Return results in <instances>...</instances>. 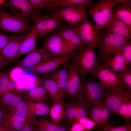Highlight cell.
<instances>
[{"label":"cell","instance_id":"cell-1","mask_svg":"<svg viewBox=\"0 0 131 131\" xmlns=\"http://www.w3.org/2000/svg\"><path fill=\"white\" fill-rule=\"evenodd\" d=\"M128 41L113 34L107 29L99 31L96 42L99 64H103L116 53L121 52L123 47Z\"/></svg>","mask_w":131,"mask_h":131},{"label":"cell","instance_id":"cell-2","mask_svg":"<svg viewBox=\"0 0 131 131\" xmlns=\"http://www.w3.org/2000/svg\"><path fill=\"white\" fill-rule=\"evenodd\" d=\"M122 0H100L95 3L92 1L91 2L87 10L95 23L94 26L97 31L107 28L113 8Z\"/></svg>","mask_w":131,"mask_h":131},{"label":"cell","instance_id":"cell-3","mask_svg":"<svg viewBox=\"0 0 131 131\" xmlns=\"http://www.w3.org/2000/svg\"><path fill=\"white\" fill-rule=\"evenodd\" d=\"M95 48L88 47L73 53L74 60L71 65L80 75L86 76L99 66Z\"/></svg>","mask_w":131,"mask_h":131},{"label":"cell","instance_id":"cell-4","mask_svg":"<svg viewBox=\"0 0 131 131\" xmlns=\"http://www.w3.org/2000/svg\"><path fill=\"white\" fill-rule=\"evenodd\" d=\"M31 18L33 25L40 38L55 30L61 24V19L52 13L49 15L41 14L38 12L34 11Z\"/></svg>","mask_w":131,"mask_h":131},{"label":"cell","instance_id":"cell-5","mask_svg":"<svg viewBox=\"0 0 131 131\" xmlns=\"http://www.w3.org/2000/svg\"><path fill=\"white\" fill-rule=\"evenodd\" d=\"M104 101L110 113L117 114L124 103L131 101V92L124 91L119 86L105 89Z\"/></svg>","mask_w":131,"mask_h":131},{"label":"cell","instance_id":"cell-6","mask_svg":"<svg viewBox=\"0 0 131 131\" xmlns=\"http://www.w3.org/2000/svg\"><path fill=\"white\" fill-rule=\"evenodd\" d=\"M0 29L5 32L21 33L29 31L31 28L28 20L11 15L0 9Z\"/></svg>","mask_w":131,"mask_h":131},{"label":"cell","instance_id":"cell-7","mask_svg":"<svg viewBox=\"0 0 131 131\" xmlns=\"http://www.w3.org/2000/svg\"><path fill=\"white\" fill-rule=\"evenodd\" d=\"M91 73L93 77L98 80L104 90L121 87V83L116 73L111 72L109 65L107 62L99 66Z\"/></svg>","mask_w":131,"mask_h":131},{"label":"cell","instance_id":"cell-8","mask_svg":"<svg viewBox=\"0 0 131 131\" xmlns=\"http://www.w3.org/2000/svg\"><path fill=\"white\" fill-rule=\"evenodd\" d=\"M43 45L44 48L54 56L69 54L74 50L55 32L44 40Z\"/></svg>","mask_w":131,"mask_h":131},{"label":"cell","instance_id":"cell-9","mask_svg":"<svg viewBox=\"0 0 131 131\" xmlns=\"http://www.w3.org/2000/svg\"><path fill=\"white\" fill-rule=\"evenodd\" d=\"M26 35L13 36L8 43L0 50V68L3 69L16 58L19 46Z\"/></svg>","mask_w":131,"mask_h":131},{"label":"cell","instance_id":"cell-10","mask_svg":"<svg viewBox=\"0 0 131 131\" xmlns=\"http://www.w3.org/2000/svg\"><path fill=\"white\" fill-rule=\"evenodd\" d=\"M54 31L74 50H79L89 47L69 24H61Z\"/></svg>","mask_w":131,"mask_h":131},{"label":"cell","instance_id":"cell-11","mask_svg":"<svg viewBox=\"0 0 131 131\" xmlns=\"http://www.w3.org/2000/svg\"><path fill=\"white\" fill-rule=\"evenodd\" d=\"M68 68L67 94L70 100L78 101L82 97L83 84L80 74L71 66Z\"/></svg>","mask_w":131,"mask_h":131},{"label":"cell","instance_id":"cell-12","mask_svg":"<svg viewBox=\"0 0 131 131\" xmlns=\"http://www.w3.org/2000/svg\"><path fill=\"white\" fill-rule=\"evenodd\" d=\"M54 57L44 48L37 49L29 53L18 64L22 67L30 69L49 61Z\"/></svg>","mask_w":131,"mask_h":131},{"label":"cell","instance_id":"cell-13","mask_svg":"<svg viewBox=\"0 0 131 131\" xmlns=\"http://www.w3.org/2000/svg\"><path fill=\"white\" fill-rule=\"evenodd\" d=\"M82 97L91 107L98 101L104 100V89L93 80L83 83Z\"/></svg>","mask_w":131,"mask_h":131},{"label":"cell","instance_id":"cell-14","mask_svg":"<svg viewBox=\"0 0 131 131\" xmlns=\"http://www.w3.org/2000/svg\"><path fill=\"white\" fill-rule=\"evenodd\" d=\"M9 9L11 15L28 20L34 12L29 0H9L3 5Z\"/></svg>","mask_w":131,"mask_h":131},{"label":"cell","instance_id":"cell-15","mask_svg":"<svg viewBox=\"0 0 131 131\" xmlns=\"http://www.w3.org/2000/svg\"><path fill=\"white\" fill-rule=\"evenodd\" d=\"M73 57V53L60 55L30 70L36 74H48L61 66H65L68 67L69 66L68 64V61Z\"/></svg>","mask_w":131,"mask_h":131},{"label":"cell","instance_id":"cell-16","mask_svg":"<svg viewBox=\"0 0 131 131\" xmlns=\"http://www.w3.org/2000/svg\"><path fill=\"white\" fill-rule=\"evenodd\" d=\"M73 29L83 42L89 47H97V39L99 32L96 31L94 25L88 18L80 25Z\"/></svg>","mask_w":131,"mask_h":131},{"label":"cell","instance_id":"cell-17","mask_svg":"<svg viewBox=\"0 0 131 131\" xmlns=\"http://www.w3.org/2000/svg\"><path fill=\"white\" fill-rule=\"evenodd\" d=\"M38 36L37 31L33 25L29 33L24 37L20 43L16 58L37 49L36 39Z\"/></svg>","mask_w":131,"mask_h":131},{"label":"cell","instance_id":"cell-18","mask_svg":"<svg viewBox=\"0 0 131 131\" xmlns=\"http://www.w3.org/2000/svg\"><path fill=\"white\" fill-rule=\"evenodd\" d=\"M92 0L85 3L81 4L78 9L72 14L60 17L62 20L68 23L73 27L79 26L88 18L87 8Z\"/></svg>","mask_w":131,"mask_h":131},{"label":"cell","instance_id":"cell-19","mask_svg":"<svg viewBox=\"0 0 131 131\" xmlns=\"http://www.w3.org/2000/svg\"><path fill=\"white\" fill-rule=\"evenodd\" d=\"M112 15L131 26V0H122L113 9Z\"/></svg>","mask_w":131,"mask_h":131},{"label":"cell","instance_id":"cell-20","mask_svg":"<svg viewBox=\"0 0 131 131\" xmlns=\"http://www.w3.org/2000/svg\"><path fill=\"white\" fill-rule=\"evenodd\" d=\"M107 29L113 34L128 40L131 39V26L112 15Z\"/></svg>","mask_w":131,"mask_h":131},{"label":"cell","instance_id":"cell-21","mask_svg":"<svg viewBox=\"0 0 131 131\" xmlns=\"http://www.w3.org/2000/svg\"><path fill=\"white\" fill-rule=\"evenodd\" d=\"M23 96V99L27 101L48 104L50 103L46 91L41 86L29 90L24 93Z\"/></svg>","mask_w":131,"mask_h":131},{"label":"cell","instance_id":"cell-22","mask_svg":"<svg viewBox=\"0 0 131 131\" xmlns=\"http://www.w3.org/2000/svg\"><path fill=\"white\" fill-rule=\"evenodd\" d=\"M41 86L46 91L53 102L63 99L64 95L55 83L46 76L41 78Z\"/></svg>","mask_w":131,"mask_h":131},{"label":"cell","instance_id":"cell-23","mask_svg":"<svg viewBox=\"0 0 131 131\" xmlns=\"http://www.w3.org/2000/svg\"><path fill=\"white\" fill-rule=\"evenodd\" d=\"M3 121V123L8 125L13 131H19L29 125L24 118L11 112L7 113Z\"/></svg>","mask_w":131,"mask_h":131},{"label":"cell","instance_id":"cell-24","mask_svg":"<svg viewBox=\"0 0 131 131\" xmlns=\"http://www.w3.org/2000/svg\"><path fill=\"white\" fill-rule=\"evenodd\" d=\"M9 112L24 118L29 125H37V124L38 120L36 117L33 115L28 109L25 100L23 99L16 106L12 108Z\"/></svg>","mask_w":131,"mask_h":131},{"label":"cell","instance_id":"cell-25","mask_svg":"<svg viewBox=\"0 0 131 131\" xmlns=\"http://www.w3.org/2000/svg\"><path fill=\"white\" fill-rule=\"evenodd\" d=\"M65 102L63 99L54 102L50 107L49 114L53 122L56 124L60 123L64 118L65 110Z\"/></svg>","mask_w":131,"mask_h":131},{"label":"cell","instance_id":"cell-26","mask_svg":"<svg viewBox=\"0 0 131 131\" xmlns=\"http://www.w3.org/2000/svg\"><path fill=\"white\" fill-rule=\"evenodd\" d=\"M106 62L109 65L110 70L111 72L121 73L128 68L121 51L116 53Z\"/></svg>","mask_w":131,"mask_h":131},{"label":"cell","instance_id":"cell-27","mask_svg":"<svg viewBox=\"0 0 131 131\" xmlns=\"http://www.w3.org/2000/svg\"><path fill=\"white\" fill-rule=\"evenodd\" d=\"M64 125L54 123L50 116L45 115L42 116L38 121L36 128L37 131H57Z\"/></svg>","mask_w":131,"mask_h":131},{"label":"cell","instance_id":"cell-28","mask_svg":"<svg viewBox=\"0 0 131 131\" xmlns=\"http://www.w3.org/2000/svg\"><path fill=\"white\" fill-rule=\"evenodd\" d=\"M25 100L28 109L34 116H42L49 113L50 107L48 104Z\"/></svg>","mask_w":131,"mask_h":131},{"label":"cell","instance_id":"cell-29","mask_svg":"<svg viewBox=\"0 0 131 131\" xmlns=\"http://www.w3.org/2000/svg\"><path fill=\"white\" fill-rule=\"evenodd\" d=\"M104 102L103 100L97 101L90 108L89 110L88 115L91 119L95 122V127L98 131L102 127L101 119V109Z\"/></svg>","mask_w":131,"mask_h":131},{"label":"cell","instance_id":"cell-30","mask_svg":"<svg viewBox=\"0 0 131 131\" xmlns=\"http://www.w3.org/2000/svg\"><path fill=\"white\" fill-rule=\"evenodd\" d=\"M77 101L70 100L65 103V115L62 121L63 122L71 125L75 120L77 110Z\"/></svg>","mask_w":131,"mask_h":131},{"label":"cell","instance_id":"cell-31","mask_svg":"<svg viewBox=\"0 0 131 131\" xmlns=\"http://www.w3.org/2000/svg\"><path fill=\"white\" fill-rule=\"evenodd\" d=\"M90 0H55L50 7L47 10L54 11L59 8H64L77 5L87 3Z\"/></svg>","mask_w":131,"mask_h":131},{"label":"cell","instance_id":"cell-32","mask_svg":"<svg viewBox=\"0 0 131 131\" xmlns=\"http://www.w3.org/2000/svg\"><path fill=\"white\" fill-rule=\"evenodd\" d=\"M121 83V87L125 91L131 92V69L128 68L126 70L120 73H116Z\"/></svg>","mask_w":131,"mask_h":131},{"label":"cell","instance_id":"cell-33","mask_svg":"<svg viewBox=\"0 0 131 131\" xmlns=\"http://www.w3.org/2000/svg\"><path fill=\"white\" fill-rule=\"evenodd\" d=\"M91 106L81 97L77 102V110L75 120L88 117Z\"/></svg>","mask_w":131,"mask_h":131},{"label":"cell","instance_id":"cell-34","mask_svg":"<svg viewBox=\"0 0 131 131\" xmlns=\"http://www.w3.org/2000/svg\"><path fill=\"white\" fill-rule=\"evenodd\" d=\"M34 12H38L46 9L47 10L51 6L55 0H29Z\"/></svg>","mask_w":131,"mask_h":131},{"label":"cell","instance_id":"cell-35","mask_svg":"<svg viewBox=\"0 0 131 131\" xmlns=\"http://www.w3.org/2000/svg\"><path fill=\"white\" fill-rule=\"evenodd\" d=\"M131 130L130 122L126 121L123 124L118 126H113L108 123L103 126L98 131H129Z\"/></svg>","mask_w":131,"mask_h":131},{"label":"cell","instance_id":"cell-36","mask_svg":"<svg viewBox=\"0 0 131 131\" xmlns=\"http://www.w3.org/2000/svg\"><path fill=\"white\" fill-rule=\"evenodd\" d=\"M46 75L49 78H55L60 79L67 80L68 75V70L64 67L56 71L54 70Z\"/></svg>","mask_w":131,"mask_h":131},{"label":"cell","instance_id":"cell-37","mask_svg":"<svg viewBox=\"0 0 131 131\" xmlns=\"http://www.w3.org/2000/svg\"><path fill=\"white\" fill-rule=\"evenodd\" d=\"M19 92L18 91L15 90L7 93L3 96L0 98V106L6 108Z\"/></svg>","mask_w":131,"mask_h":131},{"label":"cell","instance_id":"cell-38","mask_svg":"<svg viewBox=\"0 0 131 131\" xmlns=\"http://www.w3.org/2000/svg\"><path fill=\"white\" fill-rule=\"evenodd\" d=\"M121 52L127 64L131 65V42L127 41L123 47Z\"/></svg>","mask_w":131,"mask_h":131},{"label":"cell","instance_id":"cell-39","mask_svg":"<svg viewBox=\"0 0 131 131\" xmlns=\"http://www.w3.org/2000/svg\"><path fill=\"white\" fill-rule=\"evenodd\" d=\"M101 122L102 127L106 124L108 123L110 114L104 101L101 109Z\"/></svg>","mask_w":131,"mask_h":131},{"label":"cell","instance_id":"cell-40","mask_svg":"<svg viewBox=\"0 0 131 131\" xmlns=\"http://www.w3.org/2000/svg\"><path fill=\"white\" fill-rule=\"evenodd\" d=\"M81 124L85 130L89 131L95 126V122L88 117L82 118L76 121Z\"/></svg>","mask_w":131,"mask_h":131},{"label":"cell","instance_id":"cell-41","mask_svg":"<svg viewBox=\"0 0 131 131\" xmlns=\"http://www.w3.org/2000/svg\"><path fill=\"white\" fill-rule=\"evenodd\" d=\"M49 78L55 83L64 96L67 94V80L60 79L55 78Z\"/></svg>","mask_w":131,"mask_h":131},{"label":"cell","instance_id":"cell-42","mask_svg":"<svg viewBox=\"0 0 131 131\" xmlns=\"http://www.w3.org/2000/svg\"><path fill=\"white\" fill-rule=\"evenodd\" d=\"M23 99V94L19 92L11 102L6 107L7 113L9 112L12 108L18 105Z\"/></svg>","mask_w":131,"mask_h":131},{"label":"cell","instance_id":"cell-43","mask_svg":"<svg viewBox=\"0 0 131 131\" xmlns=\"http://www.w3.org/2000/svg\"><path fill=\"white\" fill-rule=\"evenodd\" d=\"M13 36L6 35L0 33V50L8 43Z\"/></svg>","mask_w":131,"mask_h":131},{"label":"cell","instance_id":"cell-44","mask_svg":"<svg viewBox=\"0 0 131 131\" xmlns=\"http://www.w3.org/2000/svg\"><path fill=\"white\" fill-rule=\"evenodd\" d=\"M131 102V101L124 103L119 110L117 115H120L124 119L128 109L129 104Z\"/></svg>","mask_w":131,"mask_h":131},{"label":"cell","instance_id":"cell-45","mask_svg":"<svg viewBox=\"0 0 131 131\" xmlns=\"http://www.w3.org/2000/svg\"><path fill=\"white\" fill-rule=\"evenodd\" d=\"M70 131H85L82 125L78 122L74 120L71 124Z\"/></svg>","mask_w":131,"mask_h":131},{"label":"cell","instance_id":"cell-46","mask_svg":"<svg viewBox=\"0 0 131 131\" xmlns=\"http://www.w3.org/2000/svg\"><path fill=\"white\" fill-rule=\"evenodd\" d=\"M17 88L15 81L10 77L7 84V89L8 93L15 91Z\"/></svg>","mask_w":131,"mask_h":131},{"label":"cell","instance_id":"cell-47","mask_svg":"<svg viewBox=\"0 0 131 131\" xmlns=\"http://www.w3.org/2000/svg\"><path fill=\"white\" fill-rule=\"evenodd\" d=\"M10 78L9 74L7 72L2 73L0 77V84L7 85Z\"/></svg>","mask_w":131,"mask_h":131},{"label":"cell","instance_id":"cell-48","mask_svg":"<svg viewBox=\"0 0 131 131\" xmlns=\"http://www.w3.org/2000/svg\"><path fill=\"white\" fill-rule=\"evenodd\" d=\"M7 112L6 108L0 106V125L3 123L4 119Z\"/></svg>","mask_w":131,"mask_h":131},{"label":"cell","instance_id":"cell-49","mask_svg":"<svg viewBox=\"0 0 131 131\" xmlns=\"http://www.w3.org/2000/svg\"><path fill=\"white\" fill-rule=\"evenodd\" d=\"M131 119V102L129 104L128 109L125 117L124 119L126 121L130 122Z\"/></svg>","mask_w":131,"mask_h":131},{"label":"cell","instance_id":"cell-50","mask_svg":"<svg viewBox=\"0 0 131 131\" xmlns=\"http://www.w3.org/2000/svg\"><path fill=\"white\" fill-rule=\"evenodd\" d=\"M19 131H37L35 125H32L26 126Z\"/></svg>","mask_w":131,"mask_h":131},{"label":"cell","instance_id":"cell-51","mask_svg":"<svg viewBox=\"0 0 131 131\" xmlns=\"http://www.w3.org/2000/svg\"><path fill=\"white\" fill-rule=\"evenodd\" d=\"M71 125L66 123L65 125L59 129L57 131H70Z\"/></svg>","mask_w":131,"mask_h":131},{"label":"cell","instance_id":"cell-52","mask_svg":"<svg viewBox=\"0 0 131 131\" xmlns=\"http://www.w3.org/2000/svg\"><path fill=\"white\" fill-rule=\"evenodd\" d=\"M0 131H13L7 125L3 123L0 125Z\"/></svg>","mask_w":131,"mask_h":131},{"label":"cell","instance_id":"cell-53","mask_svg":"<svg viewBox=\"0 0 131 131\" xmlns=\"http://www.w3.org/2000/svg\"><path fill=\"white\" fill-rule=\"evenodd\" d=\"M6 3V0H0V6L4 5Z\"/></svg>","mask_w":131,"mask_h":131},{"label":"cell","instance_id":"cell-54","mask_svg":"<svg viewBox=\"0 0 131 131\" xmlns=\"http://www.w3.org/2000/svg\"><path fill=\"white\" fill-rule=\"evenodd\" d=\"M2 73H1L0 72V76H1V75Z\"/></svg>","mask_w":131,"mask_h":131},{"label":"cell","instance_id":"cell-55","mask_svg":"<svg viewBox=\"0 0 131 131\" xmlns=\"http://www.w3.org/2000/svg\"><path fill=\"white\" fill-rule=\"evenodd\" d=\"M1 97L0 96V98H1Z\"/></svg>","mask_w":131,"mask_h":131},{"label":"cell","instance_id":"cell-56","mask_svg":"<svg viewBox=\"0 0 131 131\" xmlns=\"http://www.w3.org/2000/svg\"><path fill=\"white\" fill-rule=\"evenodd\" d=\"M129 131H131V130Z\"/></svg>","mask_w":131,"mask_h":131},{"label":"cell","instance_id":"cell-57","mask_svg":"<svg viewBox=\"0 0 131 131\" xmlns=\"http://www.w3.org/2000/svg\"></svg>","mask_w":131,"mask_h":131}]
</instances>
